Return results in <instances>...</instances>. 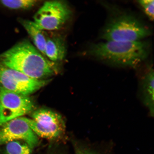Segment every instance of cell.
<instances>
[{
  "label": "cell",
  "mask_w": 154,
  "mask_h": 154,
  "mask_svg": "<svg viewBox=\"0 0 154 154\" xmlns=\"http://www.w3.org/2000/svg\"><path fill=\"white\" fill-rule=\"evenodd\" d=\"M149 42L105 41L89 44L85 55L105 64L119 67H137L151 52Z\"/></svg>",
  "instance_id": "6da1fadb"
},
{
  "label": "cell",
  "mask_w": 154,
  "mask_h": 154,
  "mask_svg": "<svg viewBox=\"0 0 154 154\" xmlns=\"http://www.w3.org/2000/svg\"><path fill=\"white\" fill-rule=\"evenodd\" d=\"M0 63L36 79H47L57 72L53 62L27 40L19 42L0 55Z\"/></svg>",
  "instance_id": "7a4b0ae2"
},
{
  "label": "cell",
  "mask_w": 154,
  "mask_h": 154,
  "mask_svg": "<svg viewBox=\"0 0 154 154\" xmlns=\"http://www.w3.org/2000/svg\"><path fill=\"white\" fill-rule=\"evenodd\" d=\"M109 17L100 33L105 41H141L151 35L147 26L133 14L112 8Z\"/></svg>",
  "instance_id": "3957f363"
},
{
  "label": "cell",
  "mask_w": 154,
  "mask_h": 154,
  "mask_svg": "<svg viewBox=\"0 0 154 154\" xmlns=\"http://www.w3.org/2000/svg\"><path fill=\"white\" fill-rule=\"evenodd\" d=\"M31 116L32 119L23 118L38 137L53 140L61 136L65 131V124L62 117L54 111L39 109L34 111Z\"/></svg>",
  "instance_id": "277c9868"
},
{
  "label": "cell",
  "mask_w": 154,
  "mask_h": 154,
  "mask_svg": "<svg viewBox=\"0 0 154 154\" xmlns=\"http://www.w3.org/2000/svg\"><path fill=\"white\" fill-rule=\"evenodd\" d=\"M72 11L63 1L45 2L34 15V22L44 30L60 29L72 16Z\"/></svg>",
  "instance_id": "5b68a950"
},
{
  "label": "cell",
  "mask_w": 154,
  "mask_h": 154,
  "mask_svg": "<svg viewBox=\"0 0 154 154\" xmlns=\"http://www.w3.org/2000/svg\"><path fill=\"white\" fill-rule=\"evenodd\" d=\"M51 80L31 78L0 63V87L10 91L29 96L47 85Z\"/></svg>",
  "instance_id": "8992f818"
},
{
  "label": "cell",
  "mask_w": 154,
  "mask_h": 154,
  "mask_svg": "<svg viewBox=\"0 0 154 154\" xmlns=\"http://www.w3.org/2000/svg\"><path fill=\"white\" fill-rule=\"evenodd\" d=\"M33 100L29 96L10 91L0 87V125L23 117L34 110Z\"/></svg>",
  "instance_id": "52a82bcc"
},
{
  "label": "cell",
  "mask_w": 154,
  "mask_h": 154,
  "mask_svg": "<svg viewBox=\"0 0 154 154\" xmlns=\"http://www.w3.org/2000/svg\"><path fill=\"white\" fill-rule=\"evenodd\" d=\"M20 140L33 149L38 143V137L24 119L19 117L0 125V145Z\"/></svg>",
  "instance_id": "ba28073f"
},
{
  "label": "cell",
  "mask_w": 154,
  "mask_h": 154,
  "mask_svg": "<svg viewBox=\"0 0 154 154\" xmlns=\"http://www.w3.org/2000/svg\"><path fill=\"white\" fill-rule=\"evenodd\" d=\"M154 70L150 65L141 77L140 82V99L149 109L151 115L154 113Z\"/></svg>",
  "instance_id": "9c48e42d"
},
{
  "label": "cell",
  "mask_w": 154,
  "mask_h": 154,
  "mask_svg": "<svg viewBox=\"0 0 154 154\" xmlns=\"http://www.w3.org/2000/svg\"><path fill=\"white\" fill-rule=\"evenodd\" d=\"M66 53V44L63 38L57 35H50L47 32L45 57L52 62H59L65 58Z\"/></svg>",
  "instance_id": "30bf717a"
},
{
  "label": "cell",
  "mask_w": 154,
  "mask_h": 154,
  "mask_svg": "<svg viewBox=\"0 0 154 154\" xmlns=\"http://www.w3.org/2000/svg\"><path fill=\"white\" fill-rule=\"evenodd\" d=\"M19 20L31 38L34 47L46 57L47 32L40 28L34 21L23 19H20Z\"/></svg>",
  "instance_id": "8fae6325"
},
{
  "label": "cell",
  "mask_w": 154,
  "mask_h": 154,
  "mask_svg": "<svg viewBox=\"0 0 154 154\" xmlns=\"http://www.w3.org/2000/svg\"><path fill=\"white\" fill-rule=\"evenodd\" d=\"M5 154H31L32 149L20 140H13L5 144Z\"/></svg>",
  "instance_id": "7c38bea8"
},
{
  "label": "cell",
  "mask_w": 154,
  "mask_h": 154,
  "mask_svg": "<svg viewBox=\"0 0 154 154\" xmlns=\"http://www.w3.org/2000/svg\"><path fill=\"white\" fill-rule=\"evenodd\" d=\"M39 1L35 0H11L1 1V4L4 7L14 10H24L33 7Z\"/></svg>",
  "instance_id": "4fadbf2b"
},
{
  "label": "cell",
  "mask_w": 154,
  "mask_h": 154,
  "mask_svg": "<svg viewBox=\"0 0 154 154\" xmlns=\"http://www.w3.org/2000/svg\"><path fill=\"white\" fill-rule=\"evenodd\" d=\"M145 14L150 20L154 19V0H141L137 1Z\"/></svg>",
  "instance_id": "5bb4252c"
},
{
  "label": "cell",
  "mask_w": 154,
  "mask_h": 154,
  "mask_svg": "<svg viewBox=\"0 0 154 154\" xmlns=\"http://www.w3.org/2000/svg\"><path fill=\"white\" fill-rule=\"evenodd\" d=\"M75 154H101L89 146H77Z\"/></svg>",
  "instance_id": "9a60e30c"
}]
</instances>
